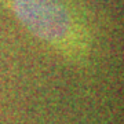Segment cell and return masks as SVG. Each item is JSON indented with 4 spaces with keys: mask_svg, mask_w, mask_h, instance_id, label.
Masks as SVG:
<instances>
[{
    "mask_svg": "<svg viewBox=\"0 0 124 124\" xmlns=\"http://www.w3.org/2000/svg\"><path fill=\"white\" fill-rule=\"evenodd\" d=\"M13 8L32 35L65 58L80 62L90 55L88 31L69 0H13Z\"/></svg>",
    "mask_w": 124,
    "mask_h": 124,
    "instance_id": "6da1fadb",
    "label": "cell"
}]
</instances>
